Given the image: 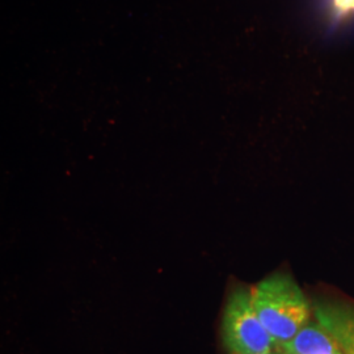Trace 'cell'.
Instances as JSON below:
<instances>
[{
  "instance_id": "3957f363",
  "label": "cell",
  "mask_w": 354,
  "mask_h": 354,
  "mask_svg": "<svg viewBox=\"0 0 354 354\" xmlns=\"http://www.w3.org/2000/svg\"><path fill=\"white\" fill-rule=\"evenodd\" d=\"M317 323L340 345L344 353L354 354V306L320 299L313 306Z\"/></svg>"
},
{
  "instance_id": "5b68a950",
  "label": "cell",
  "mask_w": 354,
  "mask_h": 354,
  "mask_svg": "<svg viewBox=\"0 0 354 354\" xmlns=\"http://www.w3.org/2000/svg\"><path fill=\"white\" fill-rule=\"evenodd\" d=\"M332 8L342 17L354 13V0H332Z\"/></svg>"
},
{
  "instance_id": "6da1fadb",
  "label": "cell",
  "mask_w": 354,
  "mask_h": 354,
  "mask_svg": "<svg viewBox=\"0 0 354 354\" xmlns=\"http://www.w3.org/2000/svg\"><path fill=\"white\" fill-rule=\"evenodd\" d=\"M254 310L277 345L291 342L310 323L313 307L288 273H273L252 289Z\"/></svg>"
},
{
  "instance_id": "277c9868",
  "label": "cell",
  "mask_w": 354,
  "mask_h": 354,
  "mask_svg": "<svg viewBox=\"0 0 354 354\" xmlns=\"http://www.w3.org/2000/svg\"><path fill=\"white\" fill-rule=\"evenodd\" d=\"M283 354H345L317 320L310 322L291 342L279 346Z\"/></svg>"
},
{
  "instance_id": "8992f818",
  "label": "cell",
  "mask_w": 354,
  "mask_h": 354,
  "mask_svg": "<svg viewBox=\"0 0 354 354\" xmlns=\"http://www.w3.org/2000/svg\"><path fill=\"white\" fill-rule=\"evenodd\" d=\"M261 354H282V352L279 351V348H276V349H273V351H269V352H266V353Z\"/></svg>"
},
{
  "instance_id": "7a4b0ae2",
  "label": "cell",
  "mask_w": 354,
  "mask_h": 354,
  "mask_svg": "<svg viewBox=\"0 0 354 354\" xmlns=\"http://www.w3.org/2000/svg\"><path fill=\"white\" fill-rule=\"evenodd\" d=\"M222 337L230 354H261L279 348L254 310L252 290L244 286L235 288L228 295Z\"/></svg>"
},
{
  "instance_id": "52a82bcc",
  "label": "cell",
  "mask_w": 354,
  "mask_h": 354,
  "mask_svg": "<svg viewBox=\"0 0 354 354\" xmlns=\"http://www.w3.org/2000/svg\"><path fill=\"white\" fill-rule=\"evenodd\" d=\"M282 354H283V353H282Z\"/></svg>"
}]
</instances>
